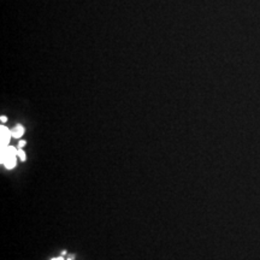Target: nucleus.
Instances as JSON below:
<instances>
[{
  "label": "nucleus",
  "mask_w": 260,
  "mask_h": 260,
  "mask_svg": "<svg viewBox=\"0 0 260 260\" xmlns=\"http://www.w3.org/2000/svg\"><path fill=\"white\" fill-rule=\"evenodd\" d=\"M23 133H24V128L22 127V125H17L14 129L11 130V134H12V137H21L22 135H23Z\"/></svg>",
  "instance_id": "obj_3"
},
{
  "label": "nucleus",
  "mask_w": 260,
  "mask_h": 260,
  "mask_svg": "<svg viewBox=\"0 0 260 260\" xmlns=\"http://www.w3.org/2000/svg\"><path fill=\"white\" fill-rule=\"evenodd\" d=\"M52 260H64V259H63V257H60V258H55V259H52Z\"/></svg>",
  "instance_id": "obj_7"
},
{
  "label": "nucleus",
  "mask_w": 260,
  "mask_h": 260,
  "mask_svg": "<svg viewBox=\"0 0 260 260\" xmlns=\"http://www.w3.org/2000/svg\"><path fill=\"white\" fill-rule=\"evenodd\" d=\"M17 155H18V157H20V159H21L22 161H24V160H25V152L23 151V150H22V148H20V150H18V152H17Z\"/></svg>",
  "instance_id": "obj_4"
},
{
  "label": "nucleus",
  "mask_w": 260,
  "mask_h": 260,
  "mask_svg": "<svg viewBox=\"0 0 260 260\" xmlns=\"http://www.w3.org/2000/svg\"><path fill=\"white\" fill-rule=\"evenodd\" d=\"M17 150L12 146H7L6 148H1V164L5 165L6 169H12L16 166Z\"/></svg>",
  "instance_id": "obj_1"
},
{
  "label": "nucleus",
  "mask_w": 260,
  "mask_h": 260,
  "mask_svg": "<svg viewBox=\"0 0 260 260\" xmlns=\"http://www.w3.org/2000/svg\"><path fill=\"white\" fill-rule=\"evenodd\" d=\"M7 121V118L5 116H1V122H6Z\"/></svg>",
  "instance_id": "obj_6"
},
{
  "label": "nucleus",
  "mask_w": 260,
  "mask_h": 260,
  "mask_svg": "<svg viewBox=\"0 0 260 260\" xmlns=\"http://www.w3.org/2000/svg\"><path fill=\"white\" fill-rule=\"evenodd\" d=\"M0 136H1V148H6L8 146V142H10V138L12 137V134H11V130H8L6 127L1 125L0 127Z\"/></svg>",
  "instance_id": "obj_2"
},
{
  "label": "nucleus",
  "mask_w": 260,
  "mask_h": 260,
  "mask_svg": "<svg viewBox=\"0 0 260 260\" xmlns=\"http://www.w3.org/2000/svg\"><path fill=\"white\" fill-rule=\"evenodd\" d=\"M25 144H27V142H25V141H20V144H18V147L23 150V147H24Z\"/></svg>",
  "instance_id": "obj_5"
}]
</instances>
